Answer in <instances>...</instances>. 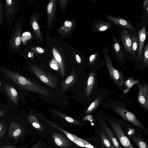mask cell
I'll use <instances>...</instances> for the list:
<instances>
[{"label":"cell","instance_id":"1","mask_svg":"<svg viewBox=\"0 0 148 148\" xmlns=\"http://www.w3.org/2000/svg\"><path fill=\"white\" fill-rule=\"evenodd\" d=\"M103 54L110 79L119 89L122 91H124L126 87L125 85L126 78L121 71L114 67L109 49L106 46L104 47Z\"/></svg>","mask_w":148,"mask_h":148},{"label":"cell","instance_id":"2","mask_svg":"<svg viewBox=\"0 0 148 148\" xmlns=\"http://www.w3.org/2000/svg\"><path fill=\"white\" fill-rule=\"evenodd\" d=\"M109 108L122 119L134 126L146 132L147 130L135 115L127 108L126 103L122 101L115 100L109 103Z\"/></svg>","mask_w":148,"mask_h":148},{"label":"cell","instance_id":"3","mask_svg":"<svg viewBox=\"0 0 148 148\" xmlns=\"http://www.w3.org/2000/svg\"><path fill=\"white\" fill-rule=\"evenodd\" d=\"M97 71L96 69L91 70L86 74L84 91L87 106L94 101L98 95L99 88Z\"/></svg>","mask_w":148,"mask_h":148},{"label":"cell","instance_id":"4","mask_svg":"<svg viewBox=\"0 0 148 148\" xmlns=\"http://www.w3.org/2000/svg\"><path fill=\"white\" fill-rule=\"evenodd\" d=\"M3 71L9 79L21 88L42 95L45 93V88L34 83L19 74L7 69L4 70Z\"/></svg>","mask_w":148,"mask_h":148},{"label":"cell","instance_id":"5","mask_svg":"<svg viewBox=\"0 0 148 148\" xmlns=\"http://www.w3.org/2000/svg\"><path fill=\"white\" fill-rule=\"evenodd\" d=\"M49 135L55 148H77L63 132L55 128Z\"/></svg>","mask_w":148,"mask_h":148},{"label":"cell","instance_id":"6","mask_svg":"<svg viewBox=\"0 0 148 148\" xmlns=\"http://www.w3.org/2000/svg\"><path fill=\"white\" fill-rule=\"evenodd\" d=\"M110 93V91L107 89L99 88L98 96L87 106L84 112V115H91L98 110L103 102L109 95Z\"/></svg>","mask_w":148,"mask_h":148},{"label":"cell","instance_id":"7","mask_svg":"<svg viewBox=\"0 0 148 148\" xmlns=\"http://www.w3.org/2000/svg\"><path fill=\"white\" fill-rule=\"evenodd\" d=\"M112 38L114 42L111 45V51L120 64L125 63L129 58V55L120 40L114 36Z\"/></svg>","mask_w":148,"mask_h":148},{"label":"cell","instance_id":"8","mask_svg":"<svg viewBox=\"0 0 148 148\" xmlns=\"http://www.w3.org/2000/svg\"><path fill=\"white\" fill-rule=\"evenodd\" d=\"M107 119L115 133L118 140L124 148H135L130 140L126 136L121 127L118 123L113 121L108 117Z\"/></svg>","mask_w":148,"mask_h":148},{"label":"cell","instance_id":"9","mask_svg":"<svg viewBox=\"0 0 148 148\" xmlns=\"http://www.w3.org/2000/svg\"><path fill=\"white\" fill-rule=\"evenodd\" d=\"M138 89L137 101L138 104L143 110L148 112V85L143 80L141 83L136 84Z\"/></svg>","mask_w":148,"mask_h":148},{"label":"cell","instance_id":"10","mask_svg":"<svg viewBox=\"0 0 148 148\" xmlns=\"http://www.w3.org/2000/svg\"><path fill=\"white\" fill-rule=\"evenodd\" d=\"M105 17L119 28L125 29L132 33H136L137 31V29L134 26L132 22L127 19L108 14L105 16Z\"/></svg>","mask_w":148,"mask_h":148},{"label":"cell","instance_id":"11","mask_svg":"<svg viewBox=\"0 0 148 148\" xmlns=\"http://www.w3.org/2000/svg\"><path fill=\"white\" fill-rule=\"evenodd\" d=\"M46 121L53 127L63 132L69 139L78 146L84 148H96L86 140L68 132L63 127L51 122L48 120Z\"/></svg>","mask_w":148,"mask_h":148},{"label":"cell","instance_id":"12","mask_svg":"<svg viewBox=\"0 0 148 148\" xmlns=\"http://www.w3.org/2000/svg\"><path fill=\"white\" fill-rule=\"evenodd\" d=\"M145 25L143 26L141 29L138 32V46L137 50V59L139 69L144 68L143 61V54L145 40L147 35Z\"/></svg>","mask_w":148,"mask_h":148},{"label":"cell","instance_id":"13","mask_svg":"<svg viewBox=\"0 0 148 148\" xmlns=\"http://www.w3.org/2000/svg\"><path fill=\"white\" fill-rule=\"evenodd\" d=\"M31 69L34 74L43 82L51 87H56L54 78L49 73L36 66H32Z\"/></svg>","mask_w":148,"mask_h":148},{"label":"cell","instance_id":"14","mask_svg":"<svg viewBox=\"0 0 148 148\" xmlns=\"http://www.w3.org/2000/svg\"><path fill=\"white\" fill-rule=\"evenodd\" d=\"M101 118L99 119V122L113 146L115 148H122L113 132L108 125L101 112Z\"/></svg>","mask_w":148,"mask_h":148},{"label":"cell","instance_id":"15","mask_svg":"<svg viewBox=\"0 0 148 148\" xmlns=\"http://www.w3.org/2000/svg\"><path fill=\"white\" fill-rule=\"evenodd\" d=\"M119 31L123 47L129 55L130 59L131 55L132 43L131 33L125 29L119 28Z\"/></svg>","mask_w":148,"mask_h":148},{"label":"cell","instance_id":"16","mask_svg":"<svg viewBox=\"0 0 148 148\" xmlns=\"http://www.w3.org/2000/svg\"><path fill=\"white\" fill-rule=\"evenodd\" d=\"M88 65L91 70L100 69L106 66L105 63L99 53L95 52L91 54L88 59Z\"/></svg>","mask_w":148,"mask_h":148},{"label":"cell","instance_id":"17","mask_svg":"<svg viewBox=\"0 0 148 148\" xmlns=\"http://www.w3.org/2000/svg\"><path fill=\"white\" fill-rule=\"evenodd\" d=\"M113 25L110 22L99 19L94 21L92 25V29L94 33H101L110 29Z\"/></svg>","mask_w":148,"mask_h":148},{"label":"cell","instance_id":"18","mask_svg":"<svg viewBox=\"0 0 148 148\" xmlns=\"http://www.w3.org/2000/svg\"><path fill=\"white\" fill-rule=\"evenodd\" d=\"M5 92L11 101L16 105H18L19 95L16 90L13 86L3 83Z\"/></svg>","mask_w":148,"mask_h":148},{"label":"cell","instance_id":"19","mask_svg":"<svg viewBox=\"0 0 148 148\" xmlns=\"http://www.w3.org/2000/svg\"><path fill=\"white\" fill-rule=\"evenodd\" d=\"M131 55L130 60L133 61L137 64L136 58V52L137 53L138 46V35L136 33H131Z\"/></svg>","mask_w":148,"mask_h":148},{"label":"cell","instance_id":"20","mask_svg":"<svg viewBox=\"0 0 148 148\" xmlns=\"http://www.w3.org/2000/svg\"><path fill=\"white\" fill-rule=\"evenodd\" d=\"M100 136L102 148H114L104 131L100 132Z\"/></svg>","mask_w":148,"mask_h":148},{"label":"cell","instance_id":"21","mask_svg":"<svg viewBox=\"0 0 148 148\" xmlns=\"http://www.w3.org/2000/svg\"><path fill=\"white\" fill-rule=\"evenodd\" d=\"M28 118L33 127L37 130V132H40L41 134H43L42 132H45L44 131H45V129L43 128V127L40 124L37 119L32 115L28 116Z\"/></svg>","mask_w":148,"mask_h":148},{"label":"cell","instance_id":"22","mask_svg":"<svg viewBox=\"0 0 148 148\" xmlns=\"http://www.w3.org/2000/svg\"><path fill=\"white\" fill-rule=\"evenodd\" d=\"M58 115L63 118L64 120L67 122L70 123L72 125H75L77 126H82L84 125V124L80 121H78L75 119L64 114L59 112H55Z\"/></svg>","mask_w":148,"mask_h":148},{"label":"cell","instance_id":"23","mask_svg":"<svg viewBox=\"0 0 148 148\" xmlns=\"http://www.w3.org/2000/svg\"><path fill=\"white\" fill-rule=\"evenodd\" d=\"M133 140L138 148H148V145L145 141L136 135L132 137Z\"/></svg>","mask_w":148,"mask_h":148},{"label":"cell","instance_id":"24","mask_svg":"<svg viewBox=\"0 0 148 148\" xmlns=\"http://www.w3.org/2000/svg\"><path fill=\"white\" fill-rule=\"evenodd\" d=\"M53 53L55 58L57 61L59 63L60 68L61 72L62 77H63L64 75V70L62 64V59L60 54L55 49H53Z\"/></svg>","mask_w":148,"mask_h":148},{"label":"cell","instance_id":"25","mask_svg":"<svg viewBox=\"0 0 148 148\" xmlns=\"http://www.w3.org/2000/svg\"><path fill=\"white\" fill-rule=\"evenodd\" d=\"M143 66L147 67L148 66V41L143 49Z\"/></svg>","mask_w":148,"mask_h":148},{"label":"cell","instance_id":"26","mask_svg":"<svg viewBox=\"0 0 148 148\" xmlns=\"http://www.w3.org/2000/svg\"><path fill=\"white\" fill-rule=\"evenodd\" d=\"M74 77L73 76L70 75L65 80L64 82V84L65 86H68L74 80Z\"/></svg>","mask_w":148,"mask_h":148},{"label":"cell","instance_id":"27","mask_svg":"<svg viewBox=\"0 0 148 148\" xmlns=\"http://www.w3.org/2000/svg\"><path fill=\"white\" fill-rule=\"evenodd\" d=\"M53 4L52 3H49L47 7V11L48 13H50L53 7Z\"/></svg>","mask_w":148,"mask_h":148},{"label":"cell","instance_id":"28","mask_svg":"<svg viewBox=\"0 0 148 148\" xmlns=\"http://www.w3.org/2000/svg\"><path fill=\"white\" fill-rule=\"evenodd\" d=\"M21 132V129H17L13 133V136L15 137L18 136L20 134Z\"/></svg>","mask_w":148,"mask_h":148},{"label":"cell","instance_id":"29","mask_svg":"<svg viewBox=\"0 0 148 148\" xmlns=\"http://www.w3.org/2000/svg\"><path fill=\"white\" fill-rule=\"evenodd\" d=\"M21 41V39L20 36L17 37L15 39V42L16 45L17 46H19L20 44Z\"/></svg>","mask_w":148,"mask_h":148},{"label":"cell","instance_id":"30","mask_svg":"<svg viewBox=\"0 0 148 148\" xmlns=\"http://www.w3.org/2000/svg\"><path fill=\"white\" fill-rule=\"evenodd\" d=\"M51 67L55 70H57L58 69V67L57 65V63H52L50 64Z\"/></svg>","mask_w":148,"mask_h":148},{"label":"cell","instance_id":"31","mask_svg":"<svg viewBox=\"0 0 148 148\" xmlns=\"http://www.w3.org/2000/svg\"><path fill=\"white\" fill-rule=\"evenodd\" d=\"M148 5V0H144L143 2L142 9L144 10L145 9Z\"/></svg>","mask_w":148,"mask_h":148},{"label":"cell","instance_id":"32","mask_svg":"<svg viewBox=\"0 0 148 148\" xmlns=\"http://www.w3.org/2000/svg\"><path fill=\"white\" fill-rule=\"evenodd\" d=\"M64 25L66 27H70L72 25V23L70 21H66L64 22Z\"/></svg>","mask_w":148,"mask_h":148},{"label":"cell","instance_id":"33","mask_svg":"<svg viewBox=\"0 0 148 148\" xmlns=\"http://www.w3.org/2000/svg\"><path fill=\"white\" fill-rule=\"evenodd\" d=\"M32 26L33 28L35 30L38 29V23L36 21L33 22L32 24Z\"/></svg>","mask_w":148,"mask_h":148},{"label":"cell","instance_id":"34","mask_svg":"<svg viewBox=\"0 0 148 148\" xmlns=\"http://www.w3.org/2000/svg\"><path fill=\"white\" fill-rule=\"evenodd\" d=\"M36 50L40 53H43L44 50L43 49L40 47H37L36 48Z\"/></svg>","mask_w":148,"mask_h":148},{"label":"cell","instance_id":"35","mask_svg":"<svg viewBox=\"0 0 148 148\" xmlns=\"http://www.w3.org/2000/svg\"><path fill=\"white\" fill-rule=\"evenodd\" d=\"M76 59L77 62L78 63H80L81 62V58L80 56L78 55H76Z\"/></svg>","mask_w":148,"mask_h":148},{"label":"cell","instance_id":"36","mask_svg":"<svg viewBox=\"0 0 148 148\" xmlns=\"http://www.w3.org/2000/svg\"><path fill=\"white\" fill-rule=\"evenodd\" d=\"M5 114V112L2 110H0V117L3 116Z\"/></svg>","mask_w":148,"mask_h":148},{"label":"cell","instance_id":"37","mask_svg":"<svg viewBox=\"0 0 148 148\" xmlns=\"http://www.w3.org/2000/svg\"><path fill=\"white\" fill-rule=\"evenodd\" d=\"M30 34L28 32H26L25 33L23 34V36H26V35L30 36Z\"/></svg>","mask_w":148,"mask_h":148},{"label":"cell","instance_id":"38","mask_svg":"<svg viewBox=\"0 0 148 148\" xmlns=\"http://www.w3.org/2000/svg\"><path fill=\"white\" fill-rule=\"evenodd\" d=\"M6 2L8 4H10L12 2V1L11 0H7Z\"/></svg>","mask_w":148,"mask_h":148},{"label":"cell","instance_id":"39","mask_svg":"<svg viewBox=\"0 0 148 148\" xmlns=\"http://www.w3.org/2000/svg\"><path fill=\"white\" fill-rule=\"evenodd\" d=\"M1 126L0 125V131H1Z\"/></svg>","mask_w":148,"mask_h":148},{"label":"cell","instance_id":"40","mask_svg":"<svg viewBox=\"0 0 148 148\" xmlns=\"http://www.w3.org/2000/svg\"><path fill=\"white\" fill-rule=\"evenodd\" d=\"M81 148H84V147H82Z\"/></svg>","mask_w":148,"mask_h":148},{"label":"cell","instance_id":"41","mask_svg":"<svg viewBox=\"0 0 148 148\" xmlns=\"http://www.w3.org/2000/svg\"></svg>","mask_w":148,"mask_h":148},{"label":"cell","instance_id":"42","mask_svg":"<svg viewBox=\"0 0 148 148\" xmlns=\"http://www.w3.org/2000/svg\"></svg>","mask_w":148,"mask_h":148}]
</instances>
